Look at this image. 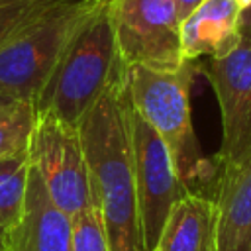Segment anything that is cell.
<instances>
[{
  "label": "cell",
  "instance_id": "obj_20",
  "mask_svg": "<svg viewBox=\"0 0 251 251\" xmlns=\"http://www.w3.org/2000/svg\"><path fill=\"white\" fill-rule=\"evenodd\" d=\"M0 251H6V231L0 229Z\"/></svg>",
  "mask_w": 251,
  "mask_h": 251
},
{
  "label": "cell",
  "instance_id": "obj_10",
  "mask_svg": "<svg viewBox=\"0 0 251 251\" xmlns=\"http://www.w3.org/2000/svg\"><path fill=\"white\" fill-rule=\"evenodd\" d=\"M6 251H71V216L51 200L33 165L29 167L24 212L6 229Z\"/></svg>",
  "mask_w": 251,
  "mask_h": 251
},
{
  "label": "cell",
  "instance_id": "obj_3",
  "mask_svg": "<svg viewBox=\"0 0 251 251\" xmlns=\"http://www.w3.org/2000/svg\"><path fill=\"white\" fill-rule=\"evenodd\" d=\"M124 69L126 63L116 43L112 0H102L69 41L33 108L35 112H53L67 124L78 126Z\"/></svg>",
  "mask_w": 251,
  "mask_h": 251
},
{
  "label": "cell",
  "instance_id": "obj_6",
  "mask_svg": "<svg viewBox=\"0 0 251 251\" xmlns=\"http://www.w3.org/2000/svg\"><path fill=\"white\" fill-rule=\"evenodd\" d=\"M129 137L143 251H153L173 204L186 194V188L165 141L133 106H129Z\"/></svg>",
  "mask_w": 251,
  "mask_h": 251
},
{
  "label": "cell",
  "instance_id": "obj_17",
  "mask_svg": "<svg viewBox=\"0 0 251 251\" xmlns=\"http://www.w3.org/2000/svg\"><path fill=\"white\" fill-rule=\"evenodd\" d=\"M22 104H24V100H20V98H16L10 92H6V90L0 88V116H6L10 112H14Z\"/></svg>",
  "mask_w": 251,
  "mask_h": 251
},
{
  "label": "cell",
  "instance_id": "obj_7",
  "mask_svg": "<svg viewBox=\"0 0 251 251\" xmlns=\"http://www.w3.org/2000/svg\"><path fill=\"white\" fill-rule=\"evenodd\" d=\"M116 43L126 67H182L180 18L175 0H112Z\"/></svg>",
  "mask_w": 251,
  "mask_h": 251
},
{
  "label": "cell",
  "instance_id": "obj_12",
  "mask_svg": "<svg viewBox=\"0 0 251 251\" xmlns=\"http://www.w3.org/2000/svg\"><path fill=\"white\" fill-rule=\"evenodd\" d=\"M153 251H216V208L210 196H180L161 229Z\"/></svg>",
  "mask_w": 251,
  "mask_h": 251
},
{
  "label": "cell",
  "instance_id": "obj_16",
  "mask_svg": "<svg viewBox=\"0 0 251 251\" xmlns=\"http://www.w3.org/2000/svg\"><path fill=\"white\" fill-rule=\"evenodd\" d=\"M61 0H0V45Z\"/></svg>",
  "mask_w": 251,
  "mask_h": 251
},
{
  "label": "cell",
  "instance_id": "obj_14",
  "mask_svg": "<svg viewBox=\"0 0 251 251\" xmlns=\"http://www.w3.org/2000/svg\"><path fill=\"white\" fill-rule=\"evenodd\" d=\"M71 251H112L102 212L94 202L71 216Z\"/></svg>",
  "mask_w": 251,
  "mask_h": 251
},
{
  "label": "cell",
  "instance_id": "obj_13",
  "mask_svg": "<svg viewBox=\"0 0 251 251\" xmlns=\"http://www.w3.org/2000/svg\"><path fill=\"white\" fill-rule=\"evenodd\" d=\"M29 151L0 161V229H10L24 212L27 178H29Z\"/></svg>",
  "mask_w": 251,
  "mask_h": 251
},
{
  "label": "cell",
  "instance_id": "obj_4",
  "mask_svg": "<svg viewBox=\"0 0 251 251\" xmlns=\"http://www.w3.org/2000/svg\"><path fill=\"white\" fill-rule=\"evenodd\" d=\"M102 0H61L0 45V88L35 102L69 41Z\"/></svg>",
  "mask_w": 251,
  "mask_h": 251
},
{
  "label": "cell",
  "instance_id": "obj_5",
  "mask_svg": "<svg viewBox=\"0 0 251 251\" xmlns=\"http://www.w3.org/2000/svg\"><path fill=\"white\" fill-rule=\"evenodd\" d=\"M27 151L47 194L67 216L94 202L78 126L67 124L53 112H35Z\"/></svg>",
  "mask_w": 251,
  "mask_h": 251
},
{
  "label": "cell",
  "instance_id": "obj_2",
  "mask_svg": "<svg viewBox=\"0 0 251 251\" xmlns=\"http://www.w3.org/2000/svg\"><path fill=\"white\" fill-rule=\"evenodd\" d=\"M194 63L184 61L176 71H155L141 65L126 69L129 102L165 141L175 171L186 192H210L216 161L206 159L190 120V84Z\"/></svg>",
  "mask_w": 251,
  "mask_h": 251
},
{
  "label": "cell",
  "instance_id": "obj_18",
  "mask_svg": "<svg viewBox=\"0 0 251 251\" xmlns=\"http://www.w3.org/2000/svg\"><path fill=\"white\" fill-rule=\"evenodd\" d=\"M200 2H202V0H175V6H176V12H178L180 22H182Z\"/></svg>",
  "mask_w": 251,
  "mask_h": 251
},
{
  "label": "cell",
  "instance_id": "obj_21",
  "mask_svg": "<svg viewBox=\"0 0 251 251\" xmlns=\"http://www.w3.org/2000/svg\"><path fill=\"white\" fill-rule=\"evenodd\" d=\"M237 4L241 6V10H245V8H249V6H251V0H237Z\"/></svg>",
  "mask_w": 251,
  "mask_h": 251
},
{
  "label": "cell",
  "instance_id": "obj_9",
  "mask_svg": "<svg viewBox=\"0 0 251 251\" xmlns=\"http://www.w3.org/2000/svg\"><path fill=\"white\" fill-rule=\"evenodd\" d=\"M208 196L216 208V251H251V155L216 163Z\"/></svg>",
  "mask_w": 251,
  "mask_h": 251
},
{
  "label": "cell",
  "instance_id": "obj_15",
  "mask_svg": "<svg viewBox=\"0 0 251 251\" xmlns=\"http://www.w3.org/2000/svg\"><path fill=\"white\" fill-rule=\"evenodd\" d=\"M35 124V108L24 102L14 112L0 116V161L14 157L29 147V137Z\"/></svg>",
  "mask_w": 251,
  "mask_h": 251
},
{
  "label": "cell",
  "instance_id": "obj_19",
  "mask_svg": "<svg viewBox=\"0 0 251 251\" xmlns=\"http://www.w3.org/2000/svg\"><path fill=\"white\" fill-rule=\"evenodd\" d=\"M239 27H241V31H243V29H251V6H249V8H245V10L241 12Z\"/></svg>",
  "mask_w": 251,
  "mask_h": 251
},
{
  "label": "cell",
  "instance_id": "obj_1",
  "mask_svg": "<svg viewBox=\"0 0 251 251\" xmlns=\"http://www.w3.org/2000/svg\"><path fill=\"white\" fill-rule=\"evenodd\" d=\"M127 69V67H126ZM126 69L106 86L78 124L92 200L100 208L112 251H143L129 137Z\"/></svg>",
  "mask_w": 251,
  "mask_h": 251
},
{
  "label": "cell",
  "instance_id": "obj_8",
  "mask_svg": "<svg viewBox=\"0 0 251 251\" xmlns=\"http://www.w3.org/2000/svg\"><path fill=\"white\" fill-rule=\"evenodd\" d=\"M222 116V143L216 163H237L251 155V29L241 31L237 47L204 67Z\"/></svg>",
  "mask_w": 251,
  "mask_h": 251
},
{
  "label": "cell",
  "instance_id": "obj_11",
  "mask_svg": "<svg viewBox=\"0 0 251 251\" xmlns=\"http://www.w3.org/2000/svg\"><path fill=\"white\" fill-rule=\"evenodd\" d=\"M241 6L237 0H202L180 22L182 61L220 59L241 41Z\"/></svg>",
  "mask_w": 251,
  "mask_h": 251
}]
</instances>
